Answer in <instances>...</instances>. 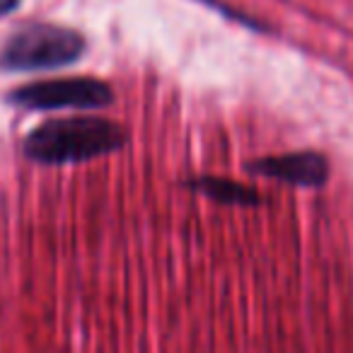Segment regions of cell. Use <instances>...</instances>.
I'll list each match as a JSON object with an SVG mask.
<instances>
[{
    "instance_id": "obj_1",
    "label": "cell",
    "mask_w": 353,
    "mask_h": 353,
    "mask_svg": "<svg viewBox=\"0 0 353 353\" xmlns=\"http://www.w3.org/2000/svg\"><path fill=\"white\" fill-rule=\"evenodd\" d=\"M128 141L119 123L97 117H70L41 123L27 136L25 155L44 165L92 160L117 152Z\"/></svg>"
},
{
    "instance_id": "obj_2",
    "label": "cell",
    "mask_w": 353,
    "mask_h": 353,
    "mask_svg": "<svg viewBox=\"0 0 353 353\" xmlns=\"http://www.w3.org/2000/svg\"><path fill=\"white\" fill-rule=\"evenodd\" d=\"M85 54V39L75 30L56 25H27L3 46L0 65L8 70H44L70 65Z\"/></svg>"
},
{
    "instance_id": "obj_5",
    "label": "cell",
    "mask_w": 353,
    "mask_h": 353,
    "mask_svg": "<svg viewBox=\"0 0 353 353\" xmlns=\"http://www.w3.org/2000/svg\"><path fill=\"white\" fill-rule=\"evenodd\" d=\"M194 187L199 192L208 194L211 199L223 203H256V192L254 189H247L242 184H232L225 179H213V176H203L199 182H194Z\"/></svg>"
},
{
    "instance_id": "obj_6",
    "label": "cell",
    "mask_w": 353,
    "mask_h": 353,
    "mask_svg": "<svg viewBox=\"0 0 353 353\" xmlns=\"http://www.w3.org/2000/svg\"><path fill=\"white\" fill-rule=\"evenodd\" d=\"M20 6V0H0V15H8Z\"/></svg>"
},
{
    "instance_id": "obj_4",
    "label": "cell",
    "mask_w": 353,
    "mask_h": 353,
    "mask_svg": "<svg viewBox=\"0 0 353 353\" xmlns=\"http://www.w3.org/2000/svg\"><path fill=\"white\" fill-rule=\"evenodd\" d=\"M250 172L298 187H322L329 176V162L319 152H290V155L264 157L254 162Z\"/></svg>"
},
{
    "instance_id": "obj_3",
    "label": "cell",
    "mask_w": 353,
    "mask_h": 353,
    "mask_svg": "<svg viewBox=\"0 0 353 353\" xmlns=\"http://www.w3.org/2000/svg\"><path fill=\"white\" fill-rule=\"evenodd\" d=\"M8 102L25 109H97L114 102V90L94 78L44 80L12 90Z\"/></svg>"
}]
</instances>
